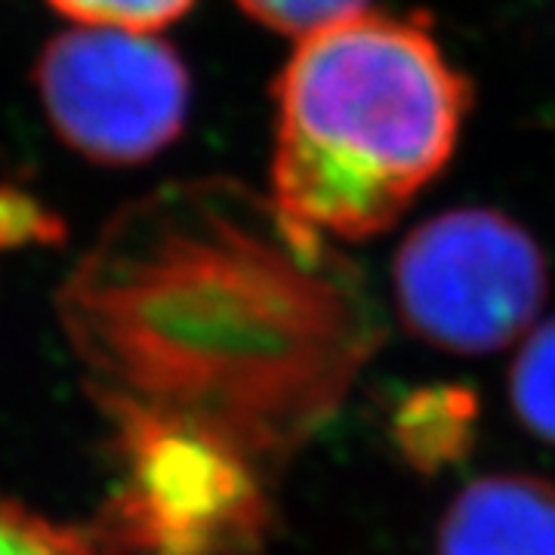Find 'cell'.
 I'll return each instance as SVG.
<instances>
[{"label":"cell","instance_id":"277c9868","mask_svg":"<svg viewBox=\"0 0 555 555\" xmlns=\"http://www.w3.org/2000/svg\"><path fill=\"white\" fill-rule=\"evenodd\" d=\"M404 331L448 356H491L525 339L550 297L540 241L496 207L420 222L392 262Z\"/></svg>","mask_w":555,"mask_h":555},{"label":"cell","instance_id":"30bf717a","mask_svg":"<svg viewBox=\"0 0 555 555\" xmlns=\"http://www.w3.org/2000/svg\"><path fill=\"white\" fill-rule=\"evenodd\" d=\"M235 3L247 20L294 40L343 25L371 10V0H235Z\"/></svg>","mask_w":555,"mask_h":555},{"label":"cell","instance_id":"ba28073f","mask_svg":"<svg viewBox=\"0 0 555 555\" xmlns=\"http://www.w3.org/2000/svg\"><path fill=\"white\" fill-rule=\"evenodd\" d=\"M506 396L518 423L555 448V315L521 339L509 364Z\"/></svg>","mask_w":555,"mask_h":555},{"label":"cell","instance_id":"52a82bcc","mask_svg":"<svg viewBox=\"0 0 555 555\" xmlns=\"http://www.w3.org/2000/svg\"><path fill=\"white\" fill-rule=\"evenodd\" d=\"M396 444L416 473L433 476L469 454L478 423V398L466 386H426L396 411Z\"/></svg>","mask_w":555,"mask_h":555},{"label":"cell","instance_id":"3957f363","mask_svg":"<svg viewBox=\"0 0 555 555\" xmlns=\"http://www.w3.org/2000/svg\"><path fill=\"white\" fill-rule=\"evenodd\" d=\"M118 433L120 488L105 531L133 555H262L272 496L257 456L214 429L102 401Z\"/></svg>","mask_w":555,"mask_h":555},{"label":"cell","instance_id":"5b68a950","mask_svg":"<svg viewBox=\"0 0 555 555\" xmlns=\"http://www.w3.org/2000/svg\"><path fill=\"white\" fill-rule=\"evenodd\" d=\"M35 90L60 142L105 167L158 158L182 137L192 108V78L177 47L105 25H75L47 40Z\"/></svg>","mask_w":555,"mask_h":555},{"label":"cell","instance_id":"9c48e42d","mask_svg":"<svg viewBox=\"0 0 555 555\" xmlns=\"http://www.w3.org/2000/svg\"><path fill=\"white\" fill-rule=\"evenodd\" d=\"M0 555H100L93 537L0 494Z\"/></svg>","mask_w":555,"mask_h":555},{"label":"cell","instance_id":"6da1fadb","mask_svg":"<svg viewBox=\"0 0 555 555\" xmlns=\"http://www.w3.org/2000/svg\"><path fill=\"white\" fill-rule=\"evenodd\" d=\"M100 401L182 416L262 466L337 414L379 343L358 275L235 179H182L105 222L60 291Z\"/></svg>","mask_w":555,"mask_h":555},{"label":"cell","instance_id":"8fae6325","mask_svg":"<svg viewBox=\"0 0 555 555\" xmlns=\"http://www.w3.org/2000/svg\"><path fill=\"white\" fill-rule=\"evenodd\" d=\"M60 16L75 25H105L127 31H149L179 22L195 0H47Z\"/></svg>","mask_w":555,"mask_h":555},{"label":"cell","instance_id":"8992f818","mask_svg":"<svg viewBox=\"0 0 555 555\" xmlns=\"http://www.w3.org/2000/svg\"><path fill=\"white\" fill-rule=\"evenodd\" d=\"M436 555H555V481L531 473L473 478L441 513Z\"/></svg>","mask_w":555,"mask_h":555},{"label":"cell","instance_id":"7a4b0ae2","mask_svg":"<svg viewBox=\"0 0 555 555\" xmlns=\"http://www.w3.org/2000/svg\"><path fill=\"white\" fill-rule=\"evenodd\" d=\"M272 204L327 241L377 238L451 164L473 83L423 13L297 40L272 83Z\"/></svg>","mask_w":555,"mask_h":555}]
</instances>
